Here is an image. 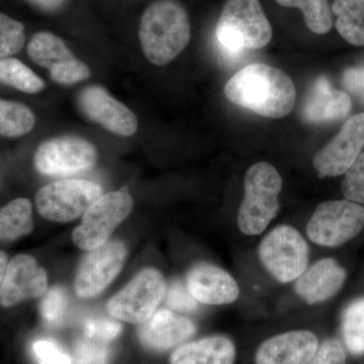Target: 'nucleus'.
<instances>
[{"instance_id":"4be33fe9","label":"nucleus","mask_w":364,"mask_h":364,"mask_svg":"<svg viewBox=\"0 0 364 364\" xmlns=\"http://www.w3.org/2000/svg\"><path fill=\"white\" fill-rule=\"evenodd\" d=\"M32 203L26 198H16L0 210V238L13 242L33 231Z\"/></svg>"},{"instance_id":"f03ea898","label":"nucleus","mask_w":364,"mask_h":364,"mask_svg":"<svg viewBox=\"0 0 364 364\" xmlns=\"http://www.w3.org/2000/svg\"><path fill=\"white\" fill-rule=\"evenodd\" d=\"M139 38L151 63L164 66L176 58L191 40V23L176 0H156L141 18Z\"/></svg>"},{"instance_id":"c85d7f7f","label":"nucleus","mask_w":364,"mask_h":364,"mask_svg":"<svg viewBox=\"0 0 364 364\" xmlns=\"http://www.w3.org/2000/svg\"><path fill=\"white\" fill-rule=\"evenodd\" d=\"M26 42L25 28L20 21L0 14V57L7 58L23 49Z\"/></svg>"},{"instance_id":"9d476101","label":"nucleus","mask_w":364,"mask_h":364,"mask_svg":"<svg viewBox=\"0 0 364 364\" xmlns=\"http://www.w3.org/2000/svg\"><path fill=\"white\" fill-rule=\"evenodd\" d=\"M97 161L95 145L76 136H63L41 144L33 156L36 169L44 176H66L86 171Z\"/></svg>"},{"instance_id":"7c9ffc66","label":"nucleus","mask_w":364,"mask_h":364,"mask_svg":"<svg viewBox=\"0 0 364 364\" xmlns=\"http://www.w3.org/2000/svg\"><path fill=\"white\" fill-rule=\"evenodd\" d=\"M342 191L346 200L364 205V152L345 173Z\"/></svg>"},{"instance_id":"f8f14e48","label":"nucleus","mask_w":364,"mask_h":364,"mask_svg":"<svg viewBox=\"0 0 364 364\" xmlns=\"http://www.w3.org/2000/svg\"><path fill=\"white\" fill-rule=\"evenodd\" d=\"M28 54L35 63L50 71L55 82L72 85L90 76L88 66L75 58L64 41L54 33H35L28 45Z\"/></svg>"},{"instance_id":"e433bc0d","label":"nucleus","mask_w":364,"mask_h":364,"mask_svg":"<svg viewBox=\"0 0 364 364\" xmlns=\"http://www.w3.org/2000/svg\"><path fill=\"white\" fill-rule=\"evenodd\" d=\"M28 1L41 11L53 13L61 9L66 4L67 0H28Z\"/></svg>"},{"instance_id":"bb28decb","label":"nucleus","mask_w":364,"mask_h":364,"mask_svg":"<svg viewBox=\"0 0 364 364\" xmlns=\"http://www.w3.org/2000/svg\"><path fill=\"white\" fill-rule=\"evenodd\" d=\"M280 6L296 7L304 14L308 28L313 33L324 35L332 28V16L328 0H275Z\"/></svg>"},{"instance_id":"ddd939ff","label":"nucleus","mask_w":364,"mask_h":364,"mask_svg":"<svg viewBox=\"0 0 364 364\" xmlns=\"http://www.w3.org/2000/svg\"><path fill=\"white\" fill-rule=\"evenodd\" d=\"M364 148V114L347 119L337 136L314 157L318 177L346 173Z\"/></svg>"},{"instance_id":"f704fd0d","label":"nucleus","mask_w":364,"mask_h":364,"mask_svg":"<svg viewBox=\"0 0 364 364\" xmlns=\"http://www.w3.org/2000/svg\"><path fill=\"white\" fill-rule=\"evenodd\" d=\"M310 364H346L343 343L338 339L325 340L318 347Z\"/></svg>"},{"instance_id":"0eeeda50","label":"nucleus","mask_w":364,"mask_h":364,"mask_svg":"<svg viewBox=\"0 0 364 364\" xmlns=\"http://www.w3.org/2000/svg\"><path fill=\"white\" fill-rule=\"evenodd\" d=\"M102 196L95 182L83 179H63L43 186L36 195L38 213L48 221H74Z\"/></svg>"},{"instance_id":"473e14b6","label":"nucleus","mask_w":364,"mask_h":364,"mask_svg":"<svg viewBox=\"0 0 364 364\" xmlns=\"http://www.w3.org/2000/svg\"><path fill=\"white\" fill-rule=\"evenodd\" d=\"M166 305L177 312H193L198 309V301L181 280L170 284L166 291Z\"/></svg>"},{"instance_id":"c756f323","label":"nucleus","mask_w":364,"mask_h":364,"mask_svg":"<svg viewBox=\"0 0 364 364\" xmlns=\"http://www.w3.org/2000/svg\"><path fill=\"white\" fill-rule=\"evenodd\" d=\"M109 347L98 340L85 338L78 340L75 347L76 364H109Z\"/></svg>"},{"instance_id":"2f4dec72","label":"nucleus","mask_w":364,"mask_h":364,"mask_svg":"<svg viewBox=\"0 0 364 364\" xmlns=\"http://www.w3.org/2000/svg\"><path fill=\"white\" fill-rule=\"evenodd\" d=\"M121 323L114 318L105 317L88 318L83 324V331L88 338L107 342L117 339L121 335Z\"/></svg>"},{"instance_id":"4468645a","label":"nucleus","mask_w":364,"mask_h":364,"mask_svg":"<svg viewBox=\"0 0 364 364\" xmlns=\"http://www.w3.org/2000/svg\"><path fill=\"white\" fill-rule=\"evenodd\" d=\"M77 104L87 119L114 135L130 136L138 130L136 114L102 86L90 85L81 90Z\"/></svg>"},{"instance_id":"7ed1b4c3","label":"nucleus","mask_w":364,"mask_h":364,"mask_svg":"<svg viewBox=\"0 0 364 364\" xmlns=\"http://www.w3.org/2000/svg\"><path fill=\"white\" fill-rule=\"evenodd\" d=\"M215 37L224 52L233 57L265 47L272 40V30L259 0H227L215 26Z\"/></svg>"},{"instance_id":"9b49d317","label":"nucleus","mask_w":364,"mask_h":364,"mask_svg":"<svg viewBox=\"0 0 364 364\" xmlns=\"http://www.w3.org/2000/svg\"><path fill=\"white\" fill-rule=\"evenodd\" d=\"M128 248L121 240L107 241L88 251L76 272L74 289L79 298H95L102 293L123 269Z\"/></svg>"},{"instance_id":"39448f33","label":"nucleus","mask_w":364,"mask_h":364,"mask_svg":"<svg viewBox=\"0 0 364 364\" xmlns=\"http://www.w3.org/2000/svg\"><path fill=\"white\" fill-rule=\"evenodd\" d=\"M166 296V282L159 270L145 268L107 304L112 317L140 325L149 320Z\"/></svg>"},{"instance_id":"cd10ccee","label":"nucleus","mask_w":364,"mask_h":364,"mask_svg":"<svg viewBox=\"0 0 364 364\" xmlns=\"http://www.w3.org/2000/svg\"><path fill=\"white\" fill-rule=\"evenodd\" d=\"M69 305L70 299L65 289L61 287H53L48 289L41 301V317L50 327H60L65 321Z\"/></svg>"},{"instance_id":"f3484780","label":"nucleus","mask_w":364,"mask_h":364,"mask_svg":"<svg viewBox=\"0 0 364 364\" xmlns=\"http://www.w3.org/2000/svg\"><path fill=\"white\" fill-rule=\"evenodd\" d=\"M186 286L193 298L203 305H227L240 294L236 280L222 268L200 262L193 265L186 275Z\"/></svg>"},{"instance_id":"f257e3e1","label":"nucleus","mask_w":364,"mask_h":364,"mask_svg":"<svg viewBox=\"0 0 364 364\" xmlns=\"http://www.w3.org/2000/svg\"><path fill=\"white\" fill-rule=\"evenodd\" d=\"M228 100L267 117H286L296 105V87L284 71L265 64L244 67L224 88Z\"/></svg>"},{"instance_id":"2eb2a0df","label":"nucleus","mask_w":364,"mask_h":364,"mask_svg":"<svg viewBox=\"0 0 364 364\" xmlns=\"http://www.w3.org/2000/svg\"><path fill=\"white\" fill-rule=\"evenodd\" d=\"M48 291V275L37 260L21 254L9 261L0 284V303L9 308L26 301L44 296Z\"/></svg>"},{"instance_id":"1a4fd4ad","label":"nucleus","mask_w":364,"mask_h":364,"mask_svg":"<svg viewBox=\"0 0 364 364\" xmlns=\"http://www.w3.org/2000/svg\"><path fill=\"white\" fill-rule=\"evenodd\" d=\"M364 228V208L351 200L320 203L306 226L310 240L325 247H337L351 240Z\"/></svg>"},{"instance_id":"423d86ee","label":"nucleus","mask_w":364,"mask_h":364,"mask_svg":"<svg viewBox=\"0 0 364 364\" xmlns=\"http://www.w3.org/2000/svg\"><path fill=\"white\" fill-rule=\"evenodd\" d=\"M133 205V198L126 188L102 195L86 210L82 221L74 229L73 243L85 251L104 245L130 215Z\"/></svg>"},{"instance_id":"6ab92c4d","label":"nucleus","mask_w":364,"mask_h":364,"mask_svg":"<svg viewBox=\"0 0 364 364\" xmlns=\"http://www.w3.org/2000/svg\"><path fill=\"white\" fill-rule=\"evenodd\" d=\"M350 109L348 95L335 90L329 79L320 76L306 93L301 114L306 123L323 124L341 121L348 116Z\"/></svg>"},{"instance_id":"5701e85b","label":"nucleus","mask_w":364,"mask_h":364,"mask_svg":"<svg viewBox=\"0 0 364 364\" xmlns=\"http://www.w3.org/2000/svg\"><path fill=\"white\" fill-rule=\"evenodd\" d=\"M332 11L338 16L336 28L344 40L364 45V0H334Z\"/></svg>"},{"instance_id":"a878e982","label":"nucleus","mask_w":364,"mask_h":364,"mask_svg":"<svg viewBox=\"0 0 364 364\" xmlns=\"http://www.w3.org/2000/svg\"><path fill=\"white\" fill-rule=\"evenodd\" d=\"M0 79L4 85L26 93H38L45 88V82L20 60L4 58L0 61Z\"/></svg>"},{"instance_id":"dca6fc26","label":"nucleus","mask_w":364,"mask_h":364,"mask_svg":"<svg viewBox=\"0 0 364 364\" xmlns=\"http://www.w3.org/2000/svg\"><path fill=\"white\" fill-rule=\"evenodd\" d=\"M196 332L193 321L169 310L156 311L136 329L140 343L154 352L168 351L193 337Z\"/></svg>"},{"instance_id":"a211bd4d","label":"nucleus","mask_w":364,"mask_h":364,"mask_svg":"<svg viewBox=\"0 0 364 364\" xmlns=\"http://www.w3.org/2000/svg\"><path fill=\"white\" fill-rule=\"evenodd\" d=\"M318 348L317 336L299 330L282 333L258 347L256 364H310Z\"/></svg>"},{"instance_id":"4c0bfd02","label":"nucleus","mask_w":364,"mask_h":364,"mask_svg":"<svg viewBox=\"0 0 364 364\" xmlns=\"http://www.w3.org/2000/svg\"><path fill=\"white\" fill-rule=\"evenodd\" d=\"M0 262H1V267H0V277H4L7 265H9V262H7V256L4 252L0 253Z\"/></svg>"},{"instance_id":"c9c22d12","label":"nucleus","mask_w":364,"mask_h":364,"mask_svg":"<svg viewBox=\"0 0 364 364\" xmlns=\"http://www.w3.org/2000/svg\"><path fill=\"white\" fill-rule=\"evenodd\" d=\"M342 83L349 92L364 102V67L347 69L343 73Z\"/></svg>"},{"instance_id":"aec40b11","label":"nucleus","mask_w":364,"mask_h":364,"mask_svg":"<svg viewBox=\"0 0 364 364\" xmlns=\"http://www.w3.org/2000/svg\"><path fill=\"white\" fill-rule=\"evenodd\" d=\"M346 279V272L337 261L325 258L306 268L296 280L294 289L309 305L322 303L335 296Z\"/></svg>"},{"instance_id":"6e6552de","label":"nucleus","mask_w":364,"mask_h":364,"mask_svg":"<svg viewBox=\"0 0 364 364\" xmlns=\"http://www.w3.org/2000/svg\"><path fill=\"white\" fill-rule=\"evenodd\" d=\"M259 257L270 274L282 284L301 277L309 264V246L291 226L273 229L261 242Z\"/></svg>"},{"instance_id":"72a5a7b5","label":"nucleus","mask_w":364,"mask_h":364,"mask_svg":"<svg viewBox=\"0 0 364 364\" xmlns=\"http://www.w3.org/2000/svg\"><path fill=\"white\" fill-rule=\"evenodd\" d=\"M32 350L39 364H72L70 356L53 340H37L33 344Z\"/></svg>"},{"instance_id":"b1692460","label":"nucleus","mask_w":364,"mask_h":364,"mask_svg":"<svg viewBox=\"0 0 364 364\" xmlns=\"http://www.w3.org/2000/svg\"><path fill=\"white\" fill-rule=\"evenodd\" d=\"M341 331L348 351L353 355H363L364 298L355 299L346 306L342 315Z\"/></svg>"},{"instance_id":"393cba45","label":"nucleus","mask_w":364,"mask_h":364,"mask_svg":"<svg viewBox=\"0 0 364 364\" xmlns=\"http://www.w3.org/2000/svg\"><path fill=\"white\" fill-rule=\"evenodd\" d=\"M36 124L33 112L20 102L0 100V133L6 136H20L30 133Z\"/></svg>"},{"instance_id":"20e7f679","label":"nucleus","mask_w":364,"mask_h":364,"mask_svg":"<svg viewBox=\"0 0 364 364\" xmlns=\"http://www.w3.org/2000/svg\"><path fill=\"white\" fill-rule=\"evenodd\" d=\"M282 177L274 166L258 162L246 172L245 196L239 208L238 227L245 235H259L267 229L279 210Z\"/></svg>"},{"instance_id":"412c9836","label":"nucleus","mask_w":364,"mask_h":364,"mask_svg":"<svg viewBox=\"0 0 364 364\" xmlns=\"http://www.w3.org/2000/svg\"><path fill=\"white\" fill-rule=\"evenodd\" d=\"M235 358L233 341L217 335L181 345L171 354L170 364H233Z\"/></svg>"}]
</instances>
